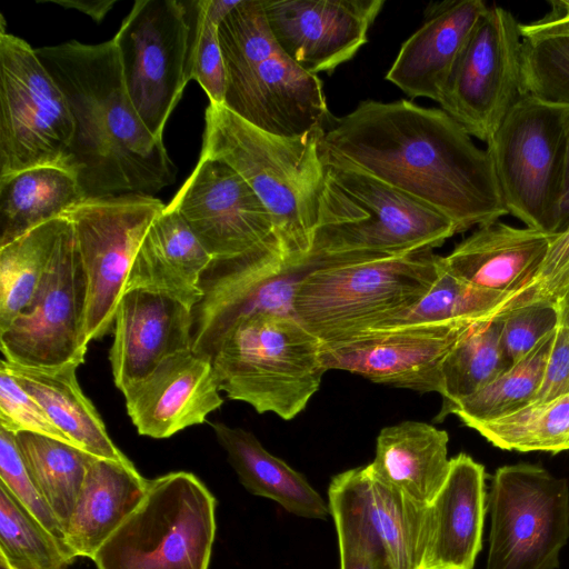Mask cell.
<instances>
[{"instance_id":"4fadbf2b","label":"cell","mask_w":569,"mask_h":569,"mask_svg":"<svg viewBox=\"0 0 569 569\" xmlns=\"http://www.w3.org/2000/svg\"><path fill=\"white\" fill-rule=\"evenodd\" d=\"M158 198L128 193L84 199L67 211L87 282L84 335L88 342L113 327L118 303L152 221L164 210Z\"/></svg>"},{"instance_id":"ba28073f","label":"cell","mask_w":569,"mask_h":569,"mask_svg":"<svg viewBox=\"0 0 569 569\" xmlns=\"http://www.w3.org/2000/svg\"><path fill=\"white\" fill-rule=\"evenodd\" d=\"M217 501L193 473L149 480L128 518L98 549L97 569H208Z\"/></svg>"},{"instance_id":"484cf974","label":"cell","mask_w":569,"mask_h":569,"mask_svg":"<svg viewBox=\"0 0 569 569\" xmlns=\"http://www.w3.org/2000/svg\"><path fill=\"white\" fill-rule=\"evenodd\" d=\"M212 260L178 209L169 203L139 247L127 290L161 293L192 310L202 298L201 276Z\"/></svg>"},{"instance_id":"4316f807","label":"cell","mask_w":569,"mask_h":569,"mask_svg":"<svg viewBox=\"0 0 569 569\" xmlns=\"http://www.w3.org/2000/svg\"><path fill=\"white\" fill-rule=\"evenodd\" d=\"M447 431L421 421H402L381 429L371 475L410 500L428 506L449 470Z\"/></svg>"},{"instance_id":"681fc988","label":"cell","mask_w":569,"mask_h":569,"mask_svg":"<svg viewBox=\"0 0 569 569\" xmlns=\"http://www.w3.org/2000/svg\"><path fill=\"white\" fill-rule=\"evenodd\" d=\"M569 226V133L567 138L563 172L561 182V193L559 201L558 228L557 234L562 232Z\"/></svg>"},{"instance_id":"74e56055","label":"cell","mask_w":569,"mask_h":569,"mask_svg":"<svg viewBox=\"0 0 569 569\" xmlns=\"http://www.w3.org/2000/svg\"><path fill=\"white\" fill-rule=\"evenodd\" d=\"M0 553L16 569H67L77 558L0 485Z\"/></svg>"},{"instance_id":"7bdbcfd3","label":"cell","mask_w":569,"mask_h":569,"mask_svg":"<svg viewBox=\"0 0 569 569\" xmlns=\"http://www.w3.org/2000/svg\"><path fill=\"white\" fill-rule=\"evenodd\" d=\"M0 427L13 433L32 432L74 446L52 422L39 402L1 366Z\"/></svg>"},{"instance_id":"83f0119b","label":"cell","mask_w":569,"mask_h":569,"mask_svg":"<svg viewBox=\"0 0 569 569\" xmlns=\"http://www.w3.org/2000/svg\"><path fill=\"white\" fill-rule=\"evenodd\" d=\"M149 480L133 463L94 457L64 533L76 557H94L142 500Z\"/></svg>"},{"instance_id":"f546056e","label":"cell","mask_w":569,"mask_h":569,"mask_svg":"<svg viewBox=\"0 0 569 569\" xmlns=\"http://www.w3.org/2000/svg\"><path fill=\"white\" fill-rule=\"evenodd\" d=\"M241 485L271 499L288 512L310 519L330 516L329 505L298 471L270 453L250 431L222 422L211 425Z\"/></svg>"},{"instance_id":"bcb514c9","label":"cell","mask_w":569,"mask_h":569,"mask_svg":"<svg viewBox=\"0 0 569 569\" xmlns=\"http://www.w3.org/2000/svg\"><path fill=\"white\" fill-rule=\"evenodd\" d=\"M340 569H390L382 548L371 538L346 527H336Z\"/></svg>"},{"instance_id":"ee69618b","label":"cell","mask_w":569,"mask_h":569,"mask_svg":"<svg viewBox=\"0 0 569 569\" xmlns=\"http://www.w3.org/2000/svg\"><path fill=\"white\" fill-rule=\"evenodd\" d=\"M568 290L569 226L552 237L538 272L522 291L527 301L546 299L557 303Z\"/></svg>"},{"instance_id":"816d5d0a","label":"cell","mask_w":569,"mask_h":569,"mask_svg":"<svg viewBox=\"0 0 569 569\" xmlns=\"http://www.w3.org/2000/svg\"><path fill=\"white\" fill-rule=\"evenodd\" d=\"M0 569H16L3 555L0 553Z\"/></svg>"},{"instance_id":"6da1fadb","label":"cell","mask_w":569,"mask_h":569,"mask_svg":"<svg viewBox=\"0 0 569 569\" xmlns=\"http://www.w3.org/2000/svg\"><path fill=\"white\" fill-rule=\"evenodd\" d=\"M319 154L325 167L365 173L431 207L457 233L509 214L489 152L442 109L363 100L330 116Z\"/></svg>"},{"instance_id":"5bb4252c","label":"cell","mask_w":569,"mask_h":569,"mask_svg":"<svg viewBox=\"0 0 569 569\" xmlns=\"http://www.w3.org/2000/svg\"><path fill=\"white\" fill-rule=\"evenodd\" d=\"M310 268L307 257L291 260L280 244L212 260L201 276L202 298L192 308V351L212 359L232 326L244 317L296 316V291Z\"/></svg>"},{"instance_id":"7dc6e473","label":"cell","mask_w":569,"mask_h":569,"mask_svg":"<svg viewBox=\"0 0 569 569\" xmlns=\"http://www.w3.org/2000/svg\"><path fill=\"white\" fill-rule=\"evenodd\" d=\"M522 39H537L551 36H569V18L545 16L528 23H520Z\"/></svg>"},{"instance_id":"7a4b0ae2","label":"cell","mask_w":569,"mask_h":569,"mask_svg":"<svg viewBox=\"0 0 569 569\" xmlns=\"http://www.w3.org/2000/svg\"><path fill=\"white\" fill-rule=\"evenodd\" d=\"M63 91L74 120L69 168L86 199L153 196L176 180L163 140L139 117L113 40H70L34 49Z\"/></svg>"},{"instance_id":"8992f818","label":"cell","mask_w":569,"mask_h":569,"mask_svg":"<svg viewBox=\"0 0 569 569\" xmlns=\"http://www.w3.org/2000/svg\"><path fill=\"white\" fill-rule=\"evenodd\" d=\"M312 261L295 296L297 318L322 343L376 329L415 306L438 278L432 250L366 260Z\"/></svg>"},{"instance_id":"b9f144b4","label":"cell","mask_w":569,"mask_h":569,"mask_svg":"<svg viewBox=\"0 0 569 569\" xmlns=\"http://www.w3.org/2000/svg\"><path fill=\"white\" fill-rule=\"evenodd\" d=\"M0 485L47 530L64 542L61 525L24 466L16 442V435L2 427H0Z\"/></svg>"},{"instance_id":"7c38bea8","label":"cell","mask_w":569,"mask_h":569,"mask_svg":"<svg viewBox=\"0 0 569 569\" xmlns=\"http://www.w3.org/2000/svg\"><path fill=\"white\" fill-rule=\"evenodd\" d=\"M193 14V1L137 0L112 38L128 94L160 140L190 81Z\"/></svg>"},{"instance_id":"52a82bcc","label":"cell","mask_w":569,"mask_h":569,"mask_svg":"<svg viewBox=\"0 0 569 569\" xmlns=\"http://www.w3.org/2000/svg\"><path fill=\"white\" fill-rule=\"evenodd\" d=\"M211 361L218 388L229 399L283 420L305 410L327 371L321 340L296 316L279 313L237 321Z\"/></svg>"},{"instance_id":"f1b7e54d","label":"cell","mask_w":569,"mask_h":569,"mask_svg":"<svg viewBox=\"0 0 569 569\" xmlns=\"http://www.w3.org/2000/svg\"><path fill=\"white\" fill-rule=\"evenodd\" d=\"M0 366L39 402L76 447L98 458L132 463L113 443L99 412L83 393L76 373L79 366L69 363L39 369L6 359L1 360Z\"/></svg>"},{"instance_id":"836d02e7","label":"cell","mask_w":569,"mask_h":569,"mask_svg":"<svg viewBox=\"0 0 569 569\" xmlns=\"http://www.w3.org/2000/svg\"><path fill=\"white\" fill-rule=\"evenodd\" d=\"M500 333V315L479 321L446 357L441 368L442 406L436 420H443L459 401L478 392L511 367L503 353Z\"/></svg>"},{"instance_id":"ffe728a7","label":"cell","mask_w":569,"mask_h":569,"mask_svg":"<svg viewBox=\"0 0 569 569\" xmlns=\"http://www.w3.org/2000/svg\"><path fill=\"white\" fill-rule=\"evenodd\" d=\"M333 520L350 523L383 549L390 569H420L428 506L376 479L368 466L335 476L328 489Z\"/></svg>"},{"instance_id":"7402d4cb","label":"cell","mask_w":569,"mask_h":569,"mask_svg":"<svg viewBox=\"0 0 569 569\" xmlns=\"http://www.w3.org/2000/svg\"><path fill=\"white\" fill-rule=\"evenodd\" d=\"M192 310L164 295L127 290L113 320L109 361L116 387L126 391L169 356L192 349Z\"/></svg>"},{"instance_id":"f907efd6","label":"cell","mask_w":569,"mask_h":569,"mask_svg":"<svg viewBox=\"0 0 569 569\" xmlns=\"http://www.w3.org/2000/svg\"><path fill=\"white\" fill-rule=\"evenodd\" d=\"M559 310V326L569 327V290L568 292L557 302Z\"/></svg>"},{"instance_id":"603a6c76","label":"cell","mask_w":569,"mask_h":569,"mask_svg":"<svg viewBox=\"0 0 569 569\" xmlns=\"http://www.w3.org/2000/svg\"><path fill=\"white\" fill-rule=\"evenodd\" d=\"M486 470L467 453L451 458L448 477L428 505L420 569H473L487 512Z\"/></svg>"},{"instance_id":"cb8c5ba5","label":"cell","mask_w":569,"mask_h":569,"mask_svg":"<svg viewBox=\"0 0 569 569\" xmlns=\"http://www.w3.org/2000/svg\"><path fill=\"white\" fill-rule=\"evenodd\" d=\"M488 6L481 0L430 4L426 21L402 44L386 79L411 98L439 102L452 70Z\"/></svg>"},{"instance_id":"1f68e13d","label":"cell","mask_w":569,"mask_h":569,"mask_svg":"<svg viewBox=\"0 0 569 569\" xmlns=\"http://www.w3.org/2000/svg\"><path fill=\"white\" fill-rule=\"evenodd\" d=\"M14 435L31 479L66 533L94 456L47 436L32 432Z\"/></svg>"},{"instance_id":"9a60e30c","label":"cell","mask_w":569,"mask_h":569,"mask_svg":"<svg viewBox=\"0 0 569 569\" xmlns=\"http://www.w3.org/2000/svg\"><path fill=\"white\" fill-rule=\"evenodd\" d=\"M86 301V277L68 219L33 300L0 331L3 359L39 369L80 366L89 343Z\"/></svg>"},{"instance_id":"d6986e66","label":"cell","mask_w":569,"mask_h":569,"mask_svg":"<svg viewBox=\"0 0 569 569\" xmlns=\"http://www.w3.org/2000/svg\"><path fill=\"white\" fill-rule=\"evenodd\" d=\"M383 0H263L269 28L303 70L331 73L353 58Z\"/></svg>"},{"instance_id":"4dcf8cb0","label":"cell","mask_w":569,"mask_h":569,"mask_svg":"<svg viewBox=\"0 0 569 569\" xmlns=\"http://www.w3.org/2000/svg\"><path fill=\"white\" fill-rule=\"evenodd\" d=\"M84 199L77 174L66 167L41 166L0 177V248L64 217Z\"/></svg>"},{"instance_id":"44dd1931","label":"cell","mask_w":569,"mask_h":569,"mask_svg":"<svg viewBox=\"0 0 569 569\" xmlns=\"http://www.w3.org/2000/svg\"><path fill=\"white\" fill-rule=\"evenodd\" d=\"M219 392L211 359L190 349L169 356L122 393L138 433L163 439L203 423L223 403Z\"/></svg>"},{"instance_id":"ac0fdd59","label":"cell","mask_w":569,"mask_h":569,"mask_svg":"<svg viewBox=\"0 0 569 569\" xmlns=\"http://www.w3.org/2000/svg\"><path fill=\"white\" fill-rule=\"evenodd\" d=\"M170 203L213 260L280 244L268 209L244 179L222 161L200 156Z\"/></svg>"},{"instance_id":"5b68a950","label":"cell","mask_w":569,"mask_h":569,"mask_svg":"<svg viewBox=\"0 0 569 569\" xmlns=\"http://www.w3.org/2000/svg\"><path fill=\"white\" fill-rule=\"evenodd\" d=\"M313 257L355 260L433 250L457 233L431 207L361 172L325 167Z\"/></svg>"},{"instance_id":"30bf717a","label":"cell","mask_w":569,"mask_h":569,"mask_svg":"<svg viewBox=\"0 0 569 569\" xmlns=\"http://www.w3.org/2000/svg\"><path fill=\"white\" fill-rule=\"evenodd\" d=\"M569 108L521 96L487 144L508 213L555 236Z\"/></svg>"},{"instance_id":"3957f363","label":"cell","mask_w":569,"mask_h":569,"mask_svg":"<svg viewBox=\"0 0 569 569\" xmlns=\"http://www.w3.org/2000/svg\"><path fill=\"white\" fill-rule=\"evenodd\" d=\"M321 129L298 137L269 133L224 106L210 104L201 156L222 161L251 187L268 209L288 258L312 249L318 199L325 179Z\"/></svg>"},{"instance_id":"c3c4849f","label":"cell","mask_w":569,"mask_h":569,"mask_svg":"<svg viewBox=\"0 0 569 569\" xmlns=\"http://www.w3.org/2000/svg\"><path fill=\"white\" fill-rule=\"evenodd\" d=\"M47 2L56 3L66 9L78 10L89 16L94 22L100 23L117 0H50Z\"/></svg>"},{"instance_id":"d6a6232c","label":"cell","mask_w":569,"mask_h":569,"mask_svg":"<svg viewBox=\"0 0 569 569\" xmlns=\"http://www.w3.org/2000/svg\"><path fill=\"white\" fill-rule=\"evenodd\" d=\"M68 221H48L0 248V331L33 300Z\"/></svg>"},{"instance_id":"8fae6325","label":"cell","mask_w":569,"mask_h":569,"mask_svg":"<svg viewBox=\"0 0 569 569\" xmlns=\"http://www.w3.org/2000/svg\"><path fill=\"white\" fill-rule=\"evenodd\" d=\"M485 569H557L569 539V485L531 463L498 468Z\"/></svg>"},{"instance_id":"f6af8a7d","label":"cell","mask_w":569,"mask_h":569,"mask_svg":"<svg viewBox=\"0 0 569 569\" xmlns=\"http://www.w3.org/2000/svg\"><path fill=\"white\" fill-rule=\"evenodd\" d=\"M569 395V327L559 326L548 355L536 402L551 401Z\"/></svg>"},{"instance_id":"60d3db41","label":"cell","mask_w":569,"mask_h":569,"mask_svg":"<svg viewBox=\"0 0 569 569\" xmlns=\"http://www.w3.org/2000/svg\"><path fill=\"white\" fill-rule=\"evenodd\" d=\"M500 342L511 366L525 358L546 336L559 327L555 301L533 299L500 315Z\"/></svg>"},{"instance_id":"e0dca14e","label":"cell","mask_w":569,"mask_h":569,"mask_svg":"<svg viewBox=\"0 0 569 569\" xmlns=\"http://www.w3.org/2000/svg\"><path fill=\"white\" fill-rule=\"evenodd\" d=\"M477 322L455 320L363 331L322 343L323 363L327 370L348 371L377 383L440 393L446 357Z\"/></svg>"},{"instance_id":"9c48e42d","label":"cell","mask_w":569,"mask_h":569,"mask_svg":"<svg viewBox=\"0 0 569 569\" xmlns=\"http://www.w3.org/2000/svg\"><path fill=\"white\" fill-rule=\"evenodd\" d=\"M74 120L36 50L0 23V177L41 166L69 168ZM70 169V168H69Z\"/></svg>"},{"instance_id":"2e32d148","label":"cell","mask_w":569,"mask_h":569,"mask_svg":"<svg viewBox=\"0 0 569 569\" xmlns=\"http://www.w3.org/2000/svg\"><path fill=\"white\" fill-rule=\"evenodd\" d=\"M519 26L509 10L488 7L438 102L471 137L487 144L521 97Z\"/></svg>"},{"instance_id":"277c9868","label":"cell","mask_w":569,"mask_h":569,"mask_svg":"<svg viewBox=\"0 0 569 569\" xmlns=\"http://www.w3.org/2000/svg\"><path fill=\"white\" fill-rule=\"evenodd\" d=\"M218 34L227 72V109L282 137L302 136L327 124L331 114L320 78L299 67L279 46L263 0H242L220 23Z\"/></svg>"},{"instance_id":"d590c367","label":"cell","mask_w":569,"mask_h":569,"mask_svg":"<svg viewBox=\"0 0 569 569\" xmlns=\"http://www.w3.org/2000/svg\"><path fill=\"white\" fill-rule=\"evenodd\" d=\"M472 429L503 450L551 453L569 450V395L546 402L533 401Z\"/></svg>"},{"instance_id":"d4e9b609","label":"cell","mask_w":569,"mask_h":569,"mask_svg":"<svg viewBox=\"0 0 569 569\" xmlns=\"http://www.w3.org/2000/svg\"><path fill=\"white\" fill-rule=\"evenodd\" d=\"M552 237L497 220L478 227L442 257V263L475 287L499 292L522 291L538 272Z\"/></svg>"},{"instance_id":"8d00e7d4","label":"cell","mask_w":569,"mask_h":569,"mask_svg":"<svg viewBox=\"0 0 569 569\" xmlns=\"http://www.w3.org/2000/svg\"><path fill=\"white\" fill-rule=\"evenodd\" d=\"M555 331L488 386L459 401L450 415L457 416L463 425L472 428L533 402L542 381Z\"/></svg>"},{"instance_id":"ab89813d","label":"cell","mask_w":569,"mask_h":569,"mask_svg":"<svg viewBox=\"0 0 569 569\" xmlns=\"http://www.w3.org/2000/svg\"><path fill=\"white\" fill-rule=\"evenodd\" d=\"M193 9L189 78L206 91L210 104L223 106L227 72L219 41V26L207 14L202 0L193 1Z\"/></svg>"},{"instance_id":"f35d334b","label":"cell","mask_w":569,"mask_h":569,"mask_svg":"<svg viewBox=\"0 0 569 569\" xmlns=\"http://www.w3.org/2000/svg\"><path fill=\"white\" fill-rule=\"evenodd\" d=\"M521 96L569 108V36L522 39Z\"/></svg>"},{"instance_id":"e575fe53","label":"cell","mask_w":569,"mask_h":569,"mask_svg":"<svg viewBox=\"0 0 569 569\" xmlns=\"http://www.w3.org/2000/svg\"><path fill=\"white\" fill-rule=\"evenodd\" d=\"M522 302V291L485 290L461 280L443 266L441 256L438 278L425 297L378 328L488 320Z\"/></svg>"}]
</instances>
